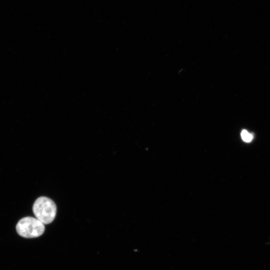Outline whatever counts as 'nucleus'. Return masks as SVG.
Returning a JSON list of instances; mask_svg holds the SVG:
<instances>
[{
  "mask_svg": "<svg viewBox=\"0 0 270 270\" xmlns=\"http://www.w3.org/2000/svg\"><path fill=\"white\" fill-rule=\"evenodd\" d=\"M33 212L37 219L44 225H48L52 223L55 219L57 207L51 199L46 197H40L34 202Z\"/></svg>",
  "mask_w": 270,
  "mask_h": 270,
  "instance_id": "obj_1",
  "label": "nucleus"
},
{
  "mask_svg": "<svg viewBox=\"0 0 270 270\" xmlns=\"http://www.w3.org/2000/svg\"><path fill=\"white\" fill-rule=\"evenodd\" d=\"M17 233L25 238L40 237L45 232L44 224L38 219L26 217L19 221L16 227Z\"/></svg>",
  "mask_w": 270,
  "mask_h": 270,
  "instance_id": "obj_2",
  "label": "nucleus"
},
{
  "mask_svg": "<svg viewBox=\"0 0 270 270\" xmlns=\"http://www.w3.org/2000/svg\"><path fill=\"white\" fill-rule=\"evenodd\" d=\"M241 137L243 140L247 143L251 142L253 139V135L246 130H243L241 132Z\"/></svg>",
  "mask_w": 270,
  "mask_h": 270,
  "instance_id": "obj_3",
  "label": "nucleus"
}]
</instances>
